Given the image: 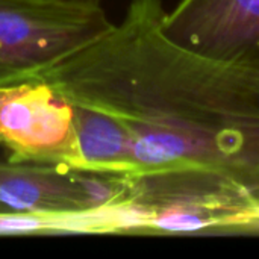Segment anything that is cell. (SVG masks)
I'll use <instances>...</instances> for the list:
<instances>
[{
    "instance_id": "1",
    "label": "cell",
    "mask_w": 259,
    "mask_h": 259,
    "mask_svg": "<svg viewBox=\"0 0 259 259\" xmlns=\"http://www.w3.org/2000/svg\"><path fill=\"white\" fill-rule=\"evenodd\" d=\"M162 11L161 0H132L118 23L38 77L123 127L127 178L205 176L240 212L241 232L259 196V61L173 42Z\"/></svg>"
},
{
    "instance_id": "3",
    "label": "cell",
    "mask_w": 259,
    "mask_h": 259,
    "mask_svg": "<svg viewBox=\"0 0 259 259\" xmlns=\"http://www.w3.org/2000/svg\"><path fill=\"white\" fill-rule=\"evenodd\" d=\"M0 147L11 161L85 171L74 103L38 76L0 85Z\"/></svg>"
},
{
    "instance_id": "8",
    "label": "cell",
    "mask_w": 259,
    "mask_h": 259,
    "mask_svg": "<svg viewBox=\"0 0 259 259\" xmlns=\"http://www.w3.org/2000/svg\"><path fill=\"white\" fill-rule=\"evenodd\" d=\"M247 231L259 232V196L253 200L249 217H247V222H246V225L243 228V232H247Z\"/></svg>"
},
{
    "instance_id": "10",
    "label": "cell",
    "mask_w": 259,
    "mask_h": 259,
    "mask_svg": "<svg viewBox=\"0 0 259 259\" xmlns=\"http://www.w3.org/2000/svg\"><path fill=\"white\" fill-rule=\"evenodd\" d=\"M8 219H9V215H5L3 212H0V234H3V232H6V226H8Z\"/></svg>"
},
{
    "instance_id": "2",
    "label": "cell",
    "mask_w": 259,
    "mask_h": 259,
    "mask_svg": "<svg viewBox=\"0 0 259 259\" xmlns=\"http://www.w3.org/2000/svg\"><path fill=\"white\" fill-rule=\"evenodd\" d=\"M129 197L127 176L0 159V206L21 217L90 220L91 231L111 232Z\"/></svg>"
},
{
    "instance_id": "6",
    "label": "cell",
    "mask_w": 259,
    "mask_h": 259,
    "mask_svg": "<svg viewBox=\"0 0 259 259\" xmlns=\"http://www.w3.org/2000/svg\"><path fill=\"white\" fill-rule=\"evenodd\" d=\"M76 131L85 171L129 176V146L123 127L109 115L74 103Z\"/></svg>"
},
{
    "instance_id": "4",
    "label": "cell",
    "mask_w": 259,
    "mask_h": 259,
    "mask_svg": "<svg viewBox=\"0 0 259 259\" xmlns=\"http://www.w3.org/2000/svg\"><path fill=\"white\" fill-rule=\"evenodd\" d=\"M111 24L100 3L62 6L0 0V62L36 77L102 35Z\"/></svg>"
},
{
    "instance_id": "5",
    "label": "cell",
    "mask_w": 259,
    "mask_h": 259,
    "mask_svg": "<svg viewBox=\"0 0 259 259\" xmlns=\"http://www.w3.org/2000/svg\"><path fill=\"white\" fill-rule=\"evenodd\" d=\"M162 32L212 58L259 61V0H179L162 11Z\"/></svg>"
},
{
    "instance_id": "9",
    "label": "cell",
    "mask_w": 259,
    "mask_h": 259,
    "mask_svg": "<svg viewBox=\"0 0 259 259\" xmlns=\"http://www.w3.org/2000/svg\"><path fill=\"white\" fill-rule=\"evenodd\" d=\"M30 2L50 3V5H62V6H88V5L100 3V0H30Z\"/></svg>"
},
{
    "instance_id": "7",
    "label": "cell",
    "mask_w": 259,
    "mask_h": 259,
    "mask_svg": "<svg viewBox=\"0 0 259 259\" xmlns=\"http://www.w3.org/2000/svg\"><path fill=\"white\" fill-rule=\"evenodd\" d=\"M23 79H29V76H26L21 71L14 70V68H11V67L0 62V85L15 82V80H23Z\"/></svg>"
}]
</instances>
